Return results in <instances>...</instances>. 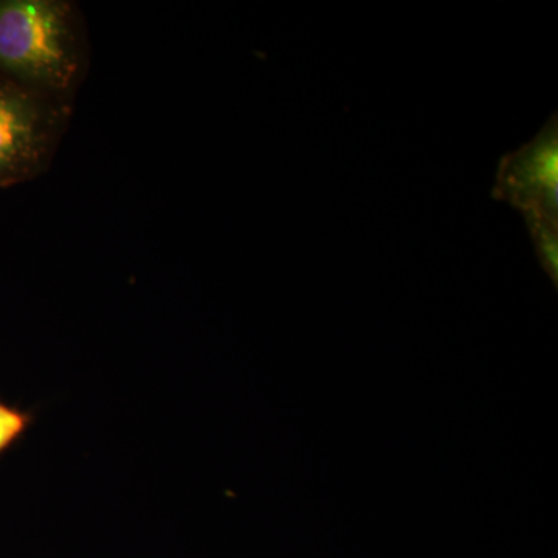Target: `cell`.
<instances>
[{"label": "cell", "instance_id": "1", "mask_svg": "<svg viewBox=\"0 0 558 558\" xmlns=\"http://www.w3.org/2000/svg\"><path fill=\"white\" fill-rule=\"evenodd\" d=\"M83 69L75 10L60 0H0V75L65 100Z\"/></svg>", "mask_w": 558, "mask_h": 558}, {"label": "cell", "instance_id": "2", "mask_svg": "<svg viewBox=\"0 0 558 558\" xmlns=\"http://www.w3.org/2000/svg\"><path fill=\"white\" fill-rule=\"evenodd\" d=\"M68 117L65 100L0 75V189L43 172Z\"/></svg>", "mask_w": 558, "mask_h": 558}, {"label": "cell", "instance_id": "3", "mask_svg": "<svg viewBox=\"0 0 558 558\" xmlns=\"http://www.w3.org/2000/svg\"><path fill=\"white\" fill-rule=\"evenodd\" d=\"M492 196L521 213L558 222V120L546 121L531 142L501 157Z\"/></svg>", "mask_w": 558, "mask_h": 558}, {"label": "cell", "instance_id": "4", "mask_svg": "<svg viewBox=\"0 0 558 558\" xmlns=\"http://www.w3.org/2000/svg\"><path fill=\"white\" fill-rule=\"evenodd\" d=\"M524 220L535 255L542 269L553 281L554 288L558 289V222L538 215V213H524Z\"/></svg>", "mask_w": 558, "mask_h": 558}, {"label": "cell", "instance_id": "5", "mask_svg": "<svg viewBox=\"0 0 558 558\" xmlns=\"http://www.w3.org/2000/svg\"><path fill=\"white\" fill-rule=\"evenodd\" d=\"M27 427V416L20 411L0 403V451L13 442Z\"/></svg>", "mask_w": 558, "mask_h": 558}]
</instances>
